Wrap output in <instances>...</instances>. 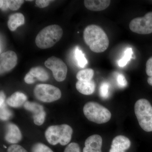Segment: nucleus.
<instances>
[{
    "label": "nucleus",
    "mask_w": 152,
    "mask_h": 152,
    "mask_svg": "<svg viewBox=\"0 0 152 152\" xmlns=\"http://www.w3.org/2000/svg\"><path fill=\"white\" fill-rule=\"evenodd\" d=\"M75 58L78 65L81 68H84L88 64V61L85 57L84 54L79 47H77L75 50Z\"/></svg>",
    "instance_id": "20"
},
{
    "label": "nucleus",
    "mask_w": 152,
    "mask_h": 152,
    "mask_svg": "<svg viewBox=\"0 0 152 152\" xmlns=\"http://www.w3.org/2000/svg\"><path fill=\"white\" fill-rule=\"evenodd\" d=\"M18 59L16 53L13 51L9 50L1 54L0 56L1 75L12 69L16 66Z\"/></svg>",
    "instance_id": "9"
},
{
    "label": "nucleus",
    "mask_w": 152,
    "mask_h": 152,
    "mask_svg": "<svg viewBox=\"0 0 152 152\" xmlns=\"http://www.w3.org/2000/svg\"><path fill=\"white\" fill-rule=\"evenodd\" d=\"M25 23V17L21 13H16L10 16L8 21V27L11 31H15L17 28Z\"/></svg>",
    "instance_id": "17"
},
{
    "label": "nucleus",
    "mask_w": 152,
    "mask_h": 152,
    "mask_svg": "<svg viewBox=\"0 0 152 152\" xmlns=\"http://www.w3.org/2000/svg\"><path fill=\"white\" fill-rule=\"evenodd\" d=\"M132 50L131 48H129L125 51L124 54L122 58L119 61L118 65L120 67L125 66L131 60L132 55Z\"/></svg>",
    "instance_id": "21"
},
{
    "label": "nucleus",
    "mask_w": 152,
    "mask_h": 152,
    "mask_svg": "<svg viewBox=\"0 0 152 152\" xmlns=\"http://www.w3.org/2000/svg\"><path fill=\"white\" fill-rule=\"evenodd\" d=\"M25 82L28 84H31L34 83L36 81V79L34 78L31 73L29 72L25 76L24 78Z\"/></svg>",
    "instance_id": "31"
},
{
    "label": "nucleus",
    "mask_w": 152,
    "mask_h": 152,
    "mask_svg": "<svg viewBox=\"0 0 152 152\" xmlns=\"http://www.w3.org/2000/svg\"><path fill=\"white\" fill-rule=\"evenodd\" d=\"M110 88V84L107 82H104L101 83L99 87V93L102 97L106 99L108 97Z\"/></svg>",
    "instance_id": "24"
},
{
    "label": "nucleus",
    "mask_w": 152,
    "mask_h": 152,
    "mask_svg": "<svg viewBox=\"0 0 152 152\" xmlns=\"http://www.w3.org/2000/svg\"><path fill=\"white\" fill-rule=\"evenodd\" d=\"M102 138L98 134L90 136L86 140L83 152H102Z\"/></svg>",
    "instance_id": "11"
},
{
    "label": "nucleus",
    "mask_w": 152,
    "mask_h": 152,
    "mask_svg": "<svg viewBox=\"0 0 152 152\" xmlns=\"http://www.w3.org/2000/svg\"><path fill=\"white\" fill-rule=\"evenodd\" d=\"M63 34L62 29L58 25L48 26L38 33L35 39L36 45L41 49L51 48L61 39Z\"/></svg>",
    "instance_id": "2"
},
{
    "label": "nucleus",
    "mask_w": 152,
    "mask_h": 152,
    "mask_svg": "<svg viewBox=\"0 0 152 152\" xmlns=\"http://www.w3.org/2000/svg\"><path fill=\"white\" fill-rule=\"evenodd\" d=\"M26 110L32 113L34 123L37 126L42 125L45 119L46 113L42 106L37 103L27 101L24 104Z\"/></svg>",
    "instance_id": "10"
},
{
    "label": "nucleus",
    "mask_w": 152,
    "mask_h": 152,
    "mask_svg": "<svg viewBox=\"0 0 152 152\" xmlns=\"http://www.w3.org/2000/svg\"><path fill=\"white\" fill-rule=\"evenodd\" d=\"M130 29L140 34H148L152 33V12L142 18L133 19L129 23Z\"/></svg>",
    "instance_id": "8"
},
{
    "label": "nucleus",
    "mask_w": 152,
    "mask_h": 152,
    "mask_svg": "<svg viewBox=\"0 0 152 152\" xmlns=\"http://www.w3.org/2000/svg\"><path fill=\"white\" fill-rule=\"evenodd\" d=\"M134 112L142 129L145 132H152V106L150 102L144 99L137 101Z\"/></svg>",
    "instance_id": "4"
},
{
    "label": "nucleus",
    "mask_w": 152,
    "mask_h": 152,
    "mask_svg": "<svg viewBox=\"0 0 152 152\" xmlns=\"http://www.w3.org/2000/svg\"><path fill=\"white\" fill-rule=\"evenodd\" d=\"M83 113L89 121L98 124L107 123L110 120V112L104 106L95 102H89L84 106Z\"/></svg>",
    "instance_id": "5"
},
{
    "label": "nucleus",
    "mask_w": 152,
    "mask_h": 152,
    "mask_svg": "<svg viewBox=\"0 0 152 152\" xmlns=\"http://www.w3.org/2000/svg\"><path fill=\"white\" fill-rule=\"evenodd\" d=\"M146 72L149 77L152 76V57L147 61L146 64Z\"/></svg>",
    "instance_id": "29"
},
{
    "label": "nucleus",
    "mask_w": 152,
    "mask_h": 152,
    "mask_svg": "<svg viewBox=\"0 0 152 152\" xmlns=\"http://www.w3.org/2000/svg\"><path fill=\"white\" fill-rule=\"evenodd\" d=\"M7 152H28L21 146L14 144L9 147Z\"/></svg>",
    "instance_id": "27"
},
{
    "label": "nucleus",
    "mask_w": 152,
    "mask_h": 152,
    "mask_svg": "<svg viewBox=\"0 0 152 152\" xmlns=\"http://www.w3.org/2000/svg\"><path fill=\"white\" fill-rule=\"evenodd\" d=\"M34 93L37 99L44 102H52L59 99L61 96V92L58 88L47 84L36 86Z\"/></svg>",
    "instance_id": "6"
},
{
    "label": "nucleus",
    "mask_w": 152,
    "mask_h": 152,
    "mask_svg": "<svg viewBox=\"0 0 152 152\" xmlns=\"http://www.w3.org/2000/svg\"><path fill=\"white\" fill-rule=\"evenodd\" d=\"M27 99L26 96L24 94L20 92H16L7 99L6 102L12 107H19L23 104H24L27 102Z\"/></svg>",
    "instance_id": "15"
},
{
    "label": "nucleus",
    "mask_w": 152,
    "mask_h": 152,
    "mask_svg": "<svg viewBox=\"0 0 152 152\" xmlns=\"http://www.w3.org/2000/svg\"><path fill=\"white\" fill-rule=\"evenodd\" d=\"M110 152H125V151H121V150L111 148Z\"/></svg>",
    "instance_id": "32"
},
{
    "label": "nucleus",
    "mask_w": 152,
    "mask_h": 152,
    "mask_svg": "<svg viewBox=\"0 0 152 152\" xmlns=\"http://www.w3.org/2000/svg\"><path fill=\"white\" fill-rule=\"evenodd\" d=\"M117 83L120 87H125L127 85V82L125 76L122 74H118L117 77Z\"/></svg>",
    "instance_id": "28"
},
{
    "label": "nucleus",
    "mask_w": 152,
    "mask_h": 152,
    "mask_svg": "<svg viewBox=\"0 0 152 152\" xmlns=\"http://www.w3.org/2000/svg\"><path fill=\"white\" fill-rule=\"evenodd\" d=\"M129 139L124 136L119 135L114 138L112 142L111 148L125 151L129 149L131 146Z\"/></svg>",
    "instance_id": "16"
},
{
    "label": "nucleus",
    "mask_w": 152,
    "mask_h": 152,
    "mask_svg": "<svg viewBox=\"0 0 152 152\" xmlns=\"http://www.w3.org/2000/svg\"><path fill=\"white\" fill-rule=\"evenodd\" d=\"M73 130L71 126L62 124L49 127L45 131V136L51 145H55L60 143L64 146L70 142Z\"/></svg>",
    "instance_id": "3"
},
{
    "label": "nucleus",
    "mask_w": 152,
    "mask_h": 152,
    "mask_svg": "<svg viewBox=\"0 0 152 152\" xmlns=\"http://www.w3.org/2000/svg\"><path fill=\"white\" fill-rule=\"evenodd\" d=\"M24 2L22 0H8L7 1L8 8L12 11L18 10L22 5Z\"/></svg>",
    "instance_id": "25"
},
{
    "label": "nucleus",
    "mask_w": 152,
    "mask_h": 152,
    "mask_svg": "<svg viewBox=\"0 0 152 152\" xmlns=\"http://www.w3.org/2000/svg\"><path fill=\"white\" fill-rule=\"evenodd\" d=\"M109 0H85L84 4L87 9L91 11H101L107 8L110 4Z\"/></svg>",
    "instance_id": "13"
},
{
    "label": "nucleus",
    "mask_w": 152,
    "mask_h": 152,
    "mask_svg": "<svg viewBox=\"0 0 152 152\" xmlns=\"http://www.w3.org/2000/svg\"><path fill=\"white\" fill-rule=\"evenodd\" d=\"M31 152H54L45 144L37 143L32 147Z\"/></svg>",
    "instance_id": "23"
},
{
    "label": "nucleus",
    "mask_w": 152,
    "mask_h": 152,
    "mask_svg": "<svg viewBox=\"0 0 152 152\" xmlns=\"http://www.w3.org/2000/svg\"><path fill=\"white\" fill-rule=\"evenodd\" d=\"M148 83L150 86H152V76L148 78Z\"/></svg>",
    "instance_id": "33"
},
{
    "label": "nucleus",
    "mask_w": 152,
    "mask_h": 152,
    "mask_svg": "<svg viewBox=\"0 0 152 152\" xmlns=\"http://www.w3.org/2000/svg\"><path fill=\"white\" fill-rule=\"evenodd\" d=\"M51 1H52L49 0H37L36 1V4L39 8H43L48 7Z\"/></svg>",
    "instance_id": "30"
},
{
    "label": "nucleus",
    "mask_w": 152,
    "mask_h": 152,
    "mask_svg": "<svg viewBox=\"0 0 152 152\" xmlns=\"http://www.w3.org/2000/svg\"><path fill=\"white\" fill-rule=\"evenodd\" d=\"M45 65L52 71L54 77L57 81L62 82L65 80L67 74V67L61 59L53 56L45 61Z\"/></svg>",
    "instance_id": "7"
},
{
    "label": "nucleus",
    "mask_w": 152,
    "mask_h": 152,
    "mask_svg": "<svg viewBox=\"0 0 152 152\" xmlns=\"http://www.w3.org/2000/svg\"><path fill=\"white\" fill-rule=\"evenodd\" d=\"M1 107V119L2 121H7L10 119L12 116V113L10 110L7 107L6 103L0 105Z\"/></svg>",
    "instance_id": "22"
},
{
    "label": "nucleus",
    "mask_w": 152,
    "mask_h": 152,
    "mask_svg": "<svg viewBox=\"0 0 152 152\" xmlns=\"http://www.w3.org/2000/svg\"><path fill=\"white\" fill-rule=\"evenodd\" d=\"M30 73L38 80L45 82L48 80L49 76L48 72L43 68L37 66L31 68L29 72Z\"/></svg>",
    "instance_id": "18"
},
{
    "label": "nucleus",
    "mask_w": 152,
    "mask_h": 152,
    "mask_svg": "<svg viewBox=\"0 0 152 152\" xmlns=\"http://www.w3.org/2000/svg\"><path fill=\"white\" fill-rule=\"evenodd\" d=\"M64 152H81L80 148L77 143L72 142L67 146Z\"/></svg>",
    "instance_id": "26"
},
{
    "label": "nucleus",
    "mask_w": 152,
    "mask_h": 152,
    "mask_svg": "<svg viewBox=\"0 0 152 152\" xmlns=\"http://www.w3.org/2000/svg\"><path fill=\"white\" fill-rule=\"evenodd\" d=\"M77 90L83 94L90 95L94 92L96 84L94 81H78L76 84Z\"/></svg>",
    "instance_id": "14"
},
{
    "label": "nucleus",
    "mask_w": 152,
    "mask_h": 152,
    "mask_svg": "<svg viewBox=\"0 0 152 152\" xmlns=\"http://www.w3.org/2000/svg\"><path fill=\"white\" fill-rule=\"evenodd\" d=\"M94 75V70L86 69L79 71L77 74L76 77L79 81H91Z\"/></svg>",
    "instance_id": "19"
},
{
    "label": "nucleus",
    "mask_w": 152,
    "mask_h": 152,
    "mask_svg": "<svg viewBox=\"0 0 152 152\" xmlns=\"http://www.w3.org/2000/svg\"><path fill=\"white\" fill-rule=\"evenodd\" d=\"M21 132L16 125L10 123L7 125L5 139L12 144H16L21 140Z\"/></svg>",
    "instance_id": "12"
},
{
    "label": "nucleus",
    "mask_w": 152,
    "mask_h": 152,
    "mask_svg": "<svg viewBox=\"0 0 152 152\" xmlns=\"http://www.w3.org/2000/svg\"><path fill=\"white\" fill-rule=\"evenodd\" d=\"M83 38L86 44L94 53H102L108 48L110 41L107 34L97 25L88 26L84 31Z\"/></svg>",
    "instance_id": "1"
}]
</instances>
